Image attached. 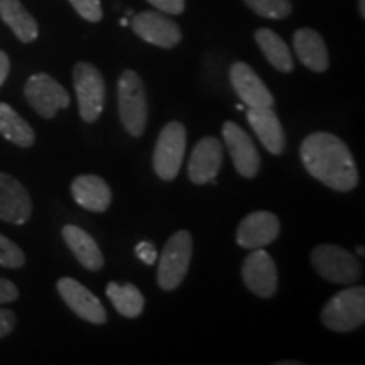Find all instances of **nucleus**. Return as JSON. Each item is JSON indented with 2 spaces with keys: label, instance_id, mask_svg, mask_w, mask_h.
<instances>
[{
  "label": "nucleus",
  "instance_id": "nucleus-1",
  "mask_svg": "<svg viewBox=\"0 0 365 365\" xmlns=\"http://www.w3.org/2000/svg\"><path fill=\"white\" fill-rule=\"evenodd\" d=\"M301 163L314 180L335 191H350L359 185L355 159L340 137L314 132L301 143Z\"/></svg>",
  "mask_w": 365,
  "mask_h": 365
},
{
  "label": "nucleus",
  "instance_id": "nucleus-2",
  "mask_svg": "<svg viewBox=\"0 0 365 365\" xmlns=\"http://www.w3.org/2000/svg\"><path fill=\"white\" fill-rule=\"evenodd\" d=\"M118 113L132 137L144 134L148 124V97L143 80L132 70H125L118 78Z\"/></svg>",
  "mask_w": 365,
  "mask_h": 365
},
{
  "label": "nucleus",
  "instance_id": "nucleus-3",
  "mask_svg": "<svg viewBox=\"0 0 365 365\" xmlns=\"http://www.w3.org/2000/svg\"><path fill=\"white\" fill-rule=\"evenodd\" d=\"M365 322V289L362 286L349 287L328 299L322 309V323L328 330L346 333Z\"/></svg>",
  "mask_w": 365,
  "mask_h": 365
},
{
  "label": "nucleus",
  "instance_id": "nucleus-4",
  "mask_svg": "<svg viewBox=\"0 0 365 365\" xmlns=\"http://www.w3.org/2000/svg\"><path fill=\"white\" fill-rule=\"evenodd\" d=\"M193 255V237L180 230L170 237L164 245L158 267V284L163 291H173L181 284L190 269Z\"/></svg>",
  "mask_w": 365,
  "mask_h": 365
},
{
  "label": "nucleus",
  "instance_id": "nucleus-5",
  "mask_svg": "<svg viewBox=\"0 0 365 365\" xmlns=\"http://www.w3.org/2000/svg\"><path fill=\"white\" fill-rule=\"evenodd\" d=\"M312 264L323 279L333 284H354L362 276L357 259L339 245H318L312 252Z\"/></svg>",
  "mask_w": 365,
  "mask_h": 365
},
{
  "label": "nucleus",
  "instance_id": "nucleus-6",
  "mask_svg": "<svg viewBox=\"0 0 365 365\" xmlns=\"http://www.w3.org/2000/svg\"><path fill=\"white\" fill-rule=\"evenodd\" d=\"M73 85L78 98L80 115L85 122H95L105 105V81L102 73L91 63L81 61L73 68Z\"/></svg>",
  "mask_w": 365,
  "mask_h": 365
},
{
  "label": "nucleus",
  "instance_id": "nucleus-7",
  "mask_svg": "<svg viewBox=\"0 0 365 365\" xmlns=\"http://www.w3.org/2000/svg\"><path fill=\"white\" fill-rule=\"evenodd\" d=\"M186 149V129L180 122L164 125L154 149L153 166L163 181H173L181 170Z\"/></svg>",
  "mask_w": 365,
  "mask_h": 365
},
{
  "label": "nucleus",
  "instance_id": "nucleus-8",
  "mask_svg": "<svg viewBox=\"0 0 365 365\" xmlns=\"http://www.w3.org/2000/svg\"><path fill=\"white\" fill-rule=\"evenodd\" d=\"M26 100L44 118H53L58 110L70 107V95L53 76L46 73L33 75L24 86Z\"/></svg>",
  "mask_w": 365,
  "mask_h": 365
},
{
  "label": "nucleus",
  "instance_id": "nucleus-9",
  "mask_svg": "<svg viewBox=\"0 0 365 365\" xmlns=\"http://www.w3.org/2000/svg\"><path fill=\"white\" fill-rule=\"evenodd\" d=\"M222 134L237 173L244 178L257 176L261 170V156L247 132L235 122L227 120L222 127Z\"/></svg>",
  "mask_w": 365,
  "mask_h": 365
},
{
  "label": "nucleus",
  "instance_id": "nucleus-10",
  "mask_svg": "<svg viewBox=\"0 0 365 365\" xmlns=\"http://www.w3.org/2000/svg\"><path fill=\"white\" fill-rule=\"evenodd\" d=\"M56 287L59 296L76 317L93 323V325L107 323V312H105L102 301L91 293L88 287H85L73 277H61Z\"/></svg>",
  "mask_w": 365,
  "mask_h": 365
},
{
  "label": "nucleus",
  "instance_id": "nucleus-11",
  "mask_svg": "<svg viewBox=\"0 0 365 365\" xmlns=\"http://www.w3.org/2000/svg\"><path fill=\"white\" fill-rule=\"evenodd\" d=\"M242 279L250 293L259 298H272L277 291V269L266 250L254 249L242 266Z\"/></svg>",
  "mask_w": 365,
  "mask_h": 365
},
{
  "label": "nucleus",
  "instance_id": "nucleus-12",
  "mask_svg": "<svg viewBox=\"0 0 365 365\" xmlns=\"http://www.w3.org/2000/svg\"><path fill=\"white\" fill-rule=\"evenodd\" d=\"M132 31L144 39L145 43L158 46V48L171 49L181 41V29L175 21L163 14L148 11L140 12L132 17L130 21Z\"/></svg>",
  "mask_w": 365,
  "mask_h": 365
},
{
  "label": "nucleus",
  "instance_id": "nucleus-13",
  "mask_svg": "<svg viewBox=\"0 0 365 365\" xmlns=\"http://www.w3.org/2000/svg\"><path fill=\"white\" fill-rule=\"evenodd\" d=\"M281 232V222L271 212H254L240 222L235 240L244 249H264L272 244Z\"/></svg>",
  "mask_w": 365,
  "mask_h": 365
},
{
  "label": "nucleus",
  "instance_id": "nucleus-14",
  "mask_svg": "<svg viewBox=\"0 0 365 365\" xmlns=\"http://www.w3.org/2000/svg\"><path fill=\"white\" fill-rule=\"evenodd\" d=\"M223 163V145L217 137H203L195 145L188 164L190 181L195 185L217 182V175Z\"/></svg>",
  "mask_w": 365,
  "mask_h": 365
},
{
  "label": "nucleus",
  "instance_id": "nucleus-15",
  "mask_svg": "<svg viewBox=\"0 0 365 365\" xmlns=\"http://www.w3.org/2000/svg\"><path fill=\"white\" fill-rule=\"evenodd\" d=\"M33 213V202L27 190L16 178L0 173V220L24 225Z\"/></svg>",
  "mask_w": 365,
  "mask_h": 365
},
{
  "label": "nucleus",
  "instance_id": "nucleus-16",
  "mask_svg": "<svg viewBox=\"0 0 365 365\" xmlns=\"http://www.w3.org/2000/svg\"><path fill=\"white\" fill-rule=\"evenodd\" d=\"M230 81L234 86L235 93L244 102V105L252 108L272 107L274 97L264 81L252 68L245 63L237 61L230 68Z\"/></svg>",
  "mask_w": 365,
  "mask_h": 365
},
{
  "label": "nucleus",
  "instance_id": "nucleus-17",
  "mask_svg": "<svg viewBox=\"0 0 365 365\" xmlns=\"http://www.w3.org/2000/svg\"><path fill=\"white\" fill-rule=\"evenodd\" d=\"M247 122L269 153L274 154V156H279V154L284 153L286 134L272 107H249Z\"/></svg>",
  "mask_w": 365,
  "mask_h": 365
},
{
  "label": "nucleus",
  "instance_id": "nucleus-18",
  "mask_svg": "<svg viewBox=\"0 0 365 365\" xmlns=\"http://www.w3.org/2000/svg\"><path fill=\"white\" fill-rule=\"evenodd\" d=\"M71 195L75 202L88 212L103 213L112 203V190L103 178L83 175L71 182Z\"/></svg>",
  "mask_w": 365,
  "mask_h": 365
},
{
  "label": "nucleus",
  "instance_id": "nucleus-19",
  "mask_svg": "<svg viewBox=\"0 0 365 365\" xmlns=\"http://www.w3.org/2000/svg\"><path fill=\"white\" fill-rule=\"evenodd\" d=\"M63 239L66 245L78 259V262L88 271H100L103 267L105 259L98 244L93 240V237L88 235L83 228L76 225H65L63 227Z\"/></svg>",
  "mask_w": 365,
  "mask_h": 365
},
{
  "label": "nucleus",
  "instance_id": "nucleus-20",
  "mask_svg": "<svg viewBox=\"0 0 365 365\" xmlns=\"http://www.w3.org/2000/svg\"><path fill=\"white\" fill-rule=\"evenodd\" d=\"M294 51L298 59L308 70L323 73L328 70L330 59L325 41L313 29H298L294 34Z\"/></svg>",
  "mask_w": 365,
  "mask_h": 365
},
{
  "label": "nucleus",
  "instance_id": "nucleus-21",
  "mask_svg": "<svg viewBox=\"0 0 365 365\" xmlns=\"http://www.w3.org/2000/svg\"><path fill=\"white\" fill-rule=\"evenodd\" d=\"M0 17L22 43H33L38 38V24L21 0H0Z\"/></svg>",
  "mask_w": 365,
  "mask_h": 365
},
{
  "label": "nucleus",
  "instance_id": "nucleus-22",
  "mask_svg": "<svg viewBox=\"0 0 365 365\" xmlns=\"http://www.w3.org/2000/svg\"><path fill=\"white\" fill-rule=\"evenodd\" d=\"M255 43L259 44L267 61L281 73H291L294 70V61L291 58V51L287 44L271 29H259L255 33Z\"/></svg>",
  "mask_w": 365,
  "mask_h": 365
},
{
  "label": "nucleus",
  "instance_id": "nucleus-23",
  "mask_svg": "<svg viewBox=\"0 0 365 365\" xmlns=\"http://www.w3.org/2000/svg\"><path fill=\"white\" fill-rule=\"evenodd\" d=\"M0 134L21 148H31L36 140L33 127L11 105L4 102H0Z\"/></svg>",
  "mask_w": 365,
  "mask_h": 365
},
{
  "label": "nucleus",
  "instance_id": "nucleus-24",
  "mask_svg": "<svg viewBox=\"0 0 365 365\" xmlns=\"http://www.w3.org/2000/svg\"><path fill=\"white\" fill-rule=\"evenodd\" d=\"M107 296L122 317L137 318L144 312V296L134 284H117L115 281L107 284Z\"/></svg>",
  "mask_w": 365,
  "mask_h": 365
},
{
  "label": "nucleus",
  "instance_id": "nucleus-25",
  "mask_svg": "<svg viewBox=\"0 0 365 365\" xmlns=\"http://www.w3.org/2000/svg\"><path fill=\"white\" fill-rule=\"evenodd\" d=\"M244 2L266 19H286L293 11L291 0H244Z\"/></svg>",
  "mask_w": 365,
  "mask_h": 365
},
{
  "label": "nucleus",
  "instance_id": "nucleus-26",
  "mask_svg": "<svg viewBox=\"0 0 365 365\" xmlns=\"http://www.w3.org/2000/svg\"><path fill=\"white\" fill-rule=\"evenodd\" d=\"M26 255L17 244L0 234V266L9 269H19L24 266Z\"/></svg>",
  "mask_w": 365,
  "mask_h": 365
},
{
  "label": "nucleus",
  "instance_id": "nucleus-27",
  "mask_svg": "<svg viewBox=\"0 0 365 365\" xmlns=\"http://www.w3.org/2000/svg\"><path fill=\"white\" fill-rule=\"evenodd\" d=\"M70 4L88 22L102 21L103 11L100 0H70Z\"/></svg>",
  "mask_w": 365,
  "mask_h": 365
},
{
  "label": "nucleus",
  "instance_id": "nucleus-28",
  "mask_svg": "<svg viewBox=\"0 0 365 365\" xmlns=\"http://www.w3.org/2000/svg\"><path fill=\"white\" fill-rule=\"evenodd\" d=\"M148 2L158 11L170 14V16H178L185 11V0H148Z\"/></svg>",
  "mask_w": 365,
  "mask_h": 365
},
{
  "label": "nucleus",
  "instance_id": "nucleus-29",
  "mask_svg": "<svg viewBox=\"0 0 365 365\" xmlns=\"http://www.w3.org/2000/svg\"><path fill=\"white\" fill-rule=\"evenodd\" d=\"M135 254L145 266H153L158 259V250L150 242H139L135 247Z\"/></svg>",
  "mask_w": 365,
  "mask_h": 365
},
{
  "label": "nucleus",
  "instance_id": "nucleus-30",
  "mask_svg": "<svg viewBox=\"0 0 365 365\" xmlns=\"http://www.w3.org/2000/svg\"><path fill=\"white\" fill-rule=\"evenodd\" d=\"M17 317L16 313L11 312V309L0 308V339L7 336L14 328H16Z\"/></svg>",
  "mask_w": 365,
  "mask_h": 365
},
{
  "label": "nucleus",
  "instance_id": "nucleus-31",
  "mask_svg": "<svg viewBox=\"0 0 365 365\" xmlns=\"http://www.w3.org/2000/svg\"><path fill=\"white\" fill-rule=\"evenodd\" d=\"M19 298V289L12 281L0 277V304L12 303Z\"/></svg>",
  "mask_w": 365,
  "mask_h": 365
},
{
  "label": "nucleus",
  "instance_id": "nucleus-32",
  "mask_svg": "<svg viewBox=\"0 0 365 365\" xmlns=\"http://www.w3.org/2000/svg\"><path fill=\"white\" fill-rule=\"evenodd\" d=\"M9 70H11V61H9V56L4 51H0V86H2L4 81L7 80Z\"/></svg>",
  "mask_w": 365,
  "mask_h": 365
},
{
  "label": "nucleus",
  "instance_id": "nucleus-33",
  "mask_svg": "<svg viewBox=\"0 0 365 365\" xmlns=\"http://www.w3.org/2000/svg\"><path fill=\"white\" fill-rule=\"evenodd\" d=\"M359 7H360V16L365 17V0H359Z\"/></svg>",
  "mask_w": 365,
  "mask_h": 365
},
{
  "label": "nucleus",
  "instance_id": "nucleus-34",
  "mask_svg": "<svg viewBox=\"0 0 365 365\" xmlns=\"http://www.w3.org/2000/svg\"><path fill=\"white\" fill-rule=\"evenodd\" d=\"M357 252H359L360 257H364V247H362V245H360V247H357Z\"/></svg>",
  "mask_w": 365,
  "mask_h": 365
},
{
  "label": "nucleus",
  "instance_id": "nucleus-35",
  "mask_svg": "<svg viewBox=\"0 0 365 365\" xmlns=\"http://www.w3.org/2000/svg\"><path fill=\"white\" fill-rule=\"evenodd\" d=\"M237 110H245V105H244V103L237 105Z\"/></svg>",
  "mask_w": 365,
  "mask_h": 365
},
{
  "label": "nucleus",
  "instance_id": "nucleus-36",
  "mask_svg": "<svg viewBox=\"0 0 365 365\" xmlns=\"http://www.w3.org/2000/svg\"><path fill=\"white\" fill-rule=\"evenodd\" d=\"M129 22H127V19H120V26H127Z\"/></svg>",
  "mask_w": 365,
  "mask_h": 365
}]
</instances>
